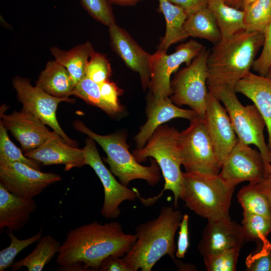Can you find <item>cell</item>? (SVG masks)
<instances>
[{"instance_id":"24","label":"cell","mask_w":271,"mask_h":271,"mask_svg":"<svg viewBox=\"0 0 271 271\" xmlns=\"http://www.w3.org/2000/svg\"><path fill=\"white\" fill-rule=\"evenodd\" d=\"M158 2L159 10L165 19L166 29L158 50L167 52L171 45L188 37L183 27L188 14L181 7L168 0H158Z\"/></svg>"},{"instance_id":"34","label":"cell","mask_w":271,"mask_h":271,"mask_svg":"<svg viewBox=\"0 0 271 271\" xmlns=\"http://www.w3.org/2000/svg\"><path fill=\"white\" fill-rule=\"evenodd\" d=\"M10 239V244L0 251V271H4L14 263L16 256L25 248L39 241L42 237L41 229L34 235L25 239H20L15 235L13 231H7Z\"/></svg>"},{"instance_id":"21","label":"cell","mask_w":271,"mask_h":271,"mask_svg":"<svg viewBox=\"0 0 271 271\" xmlns=\"http://www.w3.org/2000/svg\"><path fill=\"white\" fill-rule=\"evenodd\" d=\"M234 89L249 98L262 116L268 133L267 145L271 152V78L250 72L236 83Z\"/></svg>"},{"instance_id":"22","label":"cell","mask_w":271,"mask_h":271,"mask_svg":"<svg viewBox=\"0 0 271 271\" xmlns=\"http://www.w3.org/2000/svg\"><path fill=\"white\" fill-rule=\"evenodd\" d=\"M37 209L33 198H23L8 191L0 183V228L18 231Z\"/></svg>"},{"instance_id":"2","label":"cell","mask_w":271,"mask_h":271,"mask_svg":"<svg viewBox=\"0 0 271 271\" xmlns=\"http://www.w3.org/2000/svg\"><path fill=\"white\" fill-rule=\"evenodd\" d=\"M183 216L173 205L164 206L156 218L136 227V240L122 257L130 271H151L164 256L175 257V236Z\"/></svg>"},{"instance_id":"47","label":"cell","mask_w":271,"mask_h":271,"mask_svg":"<svg viewBox=\"0 0 271 271\" xmlns=\"http://www.w3.org/2000/svg\"><path fill=\"white\" fill-rule=\"evenodd\" d=\"M243 0H225V3L229 6L241 10Z\"/></svg>"},{"instance_id":"35","label":"cell","mask_w":271,"mask_h":271,"mask_svg":"<svg viewBox=\"0 0 271 271\" xmlns=\"http://www.w3.org/2000/svg\"><path fill=\"white\" fill-rule=\"evenodd\" d=\"M111 68L105 55L93 51L88 61L85 75L98 84L109 80Z\"/></svg>"},{"instance_id":"29","label":"cell","mask_w":271,"mask_h":271,"mask_svg":"<svg viewBox=\"0 0 271 271\" xmlns=\"http://www.w3.org/2000/svg\"><path fill=\"white\" fill-rule=\"evenodd\" d=\"M242 10L245 30L264 35L271 22V0H255Z\"/></svg>"},{"instance_id":"30","label":"cell","mask_w":271,"mask_h":271,"mask_svg":"<svg viewBox=\"0 0 271 271\" xmlns=\"http://www.w3.org/2000/svg\"><path fill=\"white\" fill-rule=\"evenodd\" d=\"M237 197L243 212L271 218V209L267 198L252 183H249L248 185L242 187L238 191Z\"/></svg>"},{"instance_id":"46","label":"cell","mask_w":271,"mask_h":271,"mask_svg":"<svg viewBox=\"0 0 271 271\" xmlns=\"http://www.w3.org/2000/svg\"><path fill=\"white\" fill-rule=\"evenodd\" d=\"M112 4L119 6H134L143 0H109Z\"/></svg>"},{"instance_id":"36","label":"cell","mask_w":271,"mask_h":271,"mask_svg":"<svg viewBox=\"0 0 271 271\" xmlns=\"http://www.w3.org/2000/svg\"><path fill=\"white\" fill-rule=\"evenodd\" d=\"M240 249L236 248L204 257L207 271H235Z\"/></svg>"},{"instance_id":"27","label":"cell","mask_w":271,"mask_h":271,"mask_svg":"<svg viewBox=\"0 0 271 271\" xmlns=\"http://www.w3.org/2000/svg\"><path fill=\"white\" fill-rule=\"evenodd\" d=\"M183 27L188 37L204 39L214 45L222 39L215 17L207 7L188 14Z\"/></svg>"},{"instance_id":"19","label":"cell","mask_w":271,"mask_h":271,"mask_svg":"<svg viewBox=\"0 0 271 271\" xmlns=\"http://www.w3.org/2000/svg\"><path fill=\"white\" fill-rule=\"evenodd\" d=\"M147 120L134 140L138 149L144 147L155 130L163 123L175 118L190 120L198 115L192 109H186L174 104L170 97L158 98L150 94L147 107Z\"/></svg>"},{"instance_id":"50","label":"cell","mask_w":271,"mask_h":271,"mask_svg":"<svg viewBox=\"0 0 271 271\" xmlns=\"http://www.w3.org/2000/svg\"><path fill=\"white\" fill-rule=\"evenodd\" d=\"M265 76H266L267 78H271V66L268 70Z\"/></svg>"},{"instance_id":"3","label":"cell","mask_w":271,"mask_h":271,"mask_svg":"<svg viewBox=\"0 0 271 271\" xmlns=\"http://www.w3.org/2000/svg\"><path fill=\"white\" fill-rule=\"evenodd\" d=\"M264 42L263 34L245 30L214 45L207 60L208 89L221 85L234 87L250 72Z\"/></svg>"},{"instance_id":"37","label":"cell","mask_w":271,"mask_h":271,"mask_svg":"<svg viewBox=\"0 0 271 271\" xmlns=\"http://www.w3.org/2000/svg\"><path fill=\"white\" fill-rule=\"evenodd\" d=\"M82 7L94 19L109 27L115 17L109 0H80Z\"/></svg>"},{"instance_id":"10","label":"cell","mask_w":271,"mask_h":271,"mask_svg":"<svg viewBox=\"0 0 271 271\" xmlns=\"http://www.w3.org/2000/svg\"><path fill=\"white\" fill-rule=\"evenodd\" d=\"M204 46L194 40H190L178 46L170 54L157 50L152 54L150 60L151 94L158 98L170 97L172 95L170 77L183 63L189 65Z\"/></svg>"},{"instance_id":"45","label":"cell","mask_w":271,"mask_h":271,"mask_svg":"<svg viewBox=\"0 0 271 271\" xmlns=\"http://www.w3.org/2000/svg\"><path fill=\"white\" fill-rule=\"evenodd\" d=\"M177 268L180 270L194 271L196 270V266L194 264L185 263L174 257L172 259Z\"/></svg>"},{"instance_id":"16","label":"cell","mask_w":271,"mask_h":271,"mask_svg":"<svg viewBox=\"0 0 271 271\" xmlns=\"http://www.w3.org/2000/svg\"><path fill=\"white\" fill-rule=\"evenodd\" d=\"M204 119L215 153L222 163L238 138L226 108L210 91Z\"/></svg>"},{"instance_id":"33","label":"cell","mask_w":271,"mask_h":271,"mask_svg":"<svg viewBox=\"0 0 271 271\" xmlns=\"http://www.w3.org/2000/svg\"><path fill=\"white\" fill-rule=\"evenodd\" d=\"M241 226L246 241L263 240L271 232V218L243 212Z\"/></svg>"},{"instance_id":"8","label":"cell","mask_w":271,"mask_h":271,"mask_svg":"<svg viewBox=\"0 0 271 271\" xmlns=\"http://www.w3.org/2000/svg\"><path fill=\"white\" fill-rule=\"evenodd\" d=\"M210 51L204 47L189 65L175 74L170 84L172 101L178 106H189L203 118L209 95L206 81Z\"/></svg>"},{"instance_id":"20","label":"cell","mask_w":271,"mask_h":271,"mask_svg":"<svg viewBox=\"0 0 271 271\" xmlns=\"http://www.w3.org/2000/svg\"><path fill=\"white\" fill-rule=\"evenodd\" d=\"M24 155L43 166L63 164L65 171L85 165L83 149L67 144L56 132L41 146Z\"/></svg>"},{"instance_id":"4","label":"cell","mask_w":271,"mask_h":271,"mask_svg":"<svg viewBox=\"0 0 271 271\" xmlns=\"http://www.w3.org/2000/svg\"><path fill=\"white\" fill-rule=\"evenodd\" d=\"M181 199L195 214L207 220L230 219L229 209L235 186L219 174L183 172Z\"/></svg>"},{"instance_id":"17","label":"cell","mask_w":271,"mask_h":271,"mask_svg":"<svg viewBox=\"0 0 271 271\" xmlns=\"http://www.w3.org/2000/svg\"><path fill=\"white\" fill-rule=\"evenodd\" d=\"M0 115V122L20 143L25 153L41 146L55 132L50 131L46 124L33 114L22 109L10 114H5L1 110Z\"/></svg>"},{"instance_id":"1","label":"cell","mask_w":271,"mask_h":271,"mask_svg":"<svg viewBox=\"0 0 271 271\" xmlns=\"http://www.w3.org/2000/svg\"><path fill=\"white\" fill-rule=\"evenodd\" d=\"M121 224L97 221L71 229L61 244L56 260L58 270H99L102 261L114 255L123 257L136 240Z\"/></svg>"},{"instance_id":"18","label":"cell","mask_w":271,"mask_h":271,"mask_svg":"<svg viewBox=\"0 0 271 271\" xmlns=\"http://www.w3.org/2000/svg\"><path fill=\"white\" fill-rule=\"evenodd\" d=\"M110 45L127 67L137 72L144 90L149 88L151 54L145 51L123 28L113 23L108 27Z\"/></svg>"},{"instance_id":"25","label":"cell","mask_w":271,"mask_h":271,"mask_svg":"<svg viewBox=\"0 0 271 271\" xmlns=\"http://www.w3.org/2000/svg\"><path fill=\"white\" fill-rule=\"evenodd\" d=\"M50 51L55 60L66 68L76 85L86 76L87 64L94 50L91 43L86 42L68 51L56 47H52Z\"/></svg>"},{"instance_id":"6","label":"cell","mask_w":271,"mask_h":271,"mask_svg":"<svg viewBox=\"0 0 271 271\" xmlns=\"http://www.w3.org/2000/svg\"><path fill=\"white\" fill-rule=\"evenodd\" d=\"M74 128L86 134L96 142L106 154L105 162L109 165L111 173L125 186L136 179L146 181L151 186L156 185L160 180V168L157 163L152 161L149 166L140 164L128 151L126 136L122 133L107 135L97 134L88 128L82 121L73 122Z\"/></svg>"},{"instance_id":"49","label":"cell","mask_w":271,"mask_h":271,"mask_svg":"<svg viewBox=\"0 0 271 271\" xmlns=\"http://www.w3.org/2000/svg\"><path fill=\"white\" fill-rule=\"evenodd\" d=\"M271 177V164L267 168L266 171V178Z\"/></svg>"},{"instance_id":"48","label":"cell","mask_w":271,"mask_h":271,"mask_svg":"<svg viewBox=\"0 0 271 271\" xmlns=\"http://www.w3.org/2000/svg\"><path fill=\"white\" fill-rule=\"evenodd\" d=\"M254 1H255V0H243L242 5V7H241V10H242L245 7H246V6H247L248 4L252 3Z\"/></svg>"},{"instance_id":"13","label":"cell","mask_w":271,"mask_h":271,"mask_svg":"<svg viewBox=\"0 0 271 271\" xmlns=\"http://www.w3.org/2000/svg\"><path fill=\"white\" fill-rule=\"evenodd\" d=\"M218 174L225 182L235 187L244 181L254 183L266 178L260 152L238 139L222 162Z\"/></svg>"},{"instance_id":"42","label":"cell","mask_w":271,"mask_h":271,"mask_svg":"<svg viewBox=\"0 0 271 271\" xmlns=\"http://www.w3.org/2000/svg\"><path fill=\"white\" fill-rule=\"evenodd\" d=\"M100 271H130L122 257L111 255L105 258L99 268Z\"/></svg>"},{"instance_id":"14","label":"cell","mask_w":271,"mask_h":271,"mask_svg":"<svg viewBox=\"0 0 271 271\" xmlns=\"http://www.w3.org/2000/svg\"><path fill=\"white\" fill-rule=\"evenodd\" d=\"M60 175L46 173L19 162L0 165V183L10 192L30 199L60 181Z\"/></svg>"},{"instance_id":"7","label":"cell","mask_w":271,"mask_h":271,"mask_svg":"<svg viewBox=\"0 0 271 271\" xmlns=\"http://www.w3.org/2000/svg\"><path fill=\"white\" fill-rule=\"evenodd\" d=\"M221 101L229 116L232 125L241 142L254 145L260 152L265 171L271 164V152L265 142V121L256 106H243L237 98L234 87L221 85L208 89Z\"/></svg>"},{"instance_id":"38","label":"cell","mask_w":271,"mask_h":271,"mask_svg":"<svg viewBox=\"0 0 271 271\" xmlns=\"http://www.w3.org/2000/svg\"><path fill=\"white\" fill-rule=\"evenodd\" d=\"M262 52L253 63L252 68L258 75L265 76L271 66V22L264 34Z\"/></svg>"},{"instance_id":"5","label":"cell","mask_w":271,"mask_h":271,"mask_svg":"<svg viewBox=\"0 0 271 271\" xmlns=\"http://www.w3.org/2000/svg\"><path fill=\"white\" fill-rule=\"evenodd\" d=\"M179 134V132L175 127L162 124L155 130L144 147L137 148L132 152V154L139 163L146 161L148 157L153 158L164 177L163 189L156 196L150 198L152 204L166 190L173 193V206L175 208L178 206L179 200L182 198L184 186Z\"/></svg>"},{"instance_id":"44","label":"cell","mask_w":271,"mask_h":271,"mask_svg":"<svg viewBox=\"0 0 271 271\" xmlns=\"http://www.w3.org/2000/svg\"><path fill=\"white\" fill-rule=\"evenodd\" d=\"M250 183L266 196L271 209V177H266L257 182Z\"/></svg>"},{"instance_id":"26","label":"cell","mask_w":271,"mask_h":271,"mask_svg":"<svg viewBox=\"0 0 271 271\" xmlns=\"http://www.w3.org/2000/svg\"><path fill=\"white\" fill-rule=\"evenodd\" d=\"M207 7L215 17L222 40L245 30L243 10L228 6L225 0H207Z\"/></svg>"},{"instance_id":"28","label":"cell","mask_w":271,"mask_h":271,"mask_svg":"<svg viewBox=\"0 0 271 271\" xmlns=\"http://www.w3.org/2000/svg\"><path fill=\"white\" fill-rule=\"evenodd\" d=\"M61 244L52 235L48 234L39 240L34 249L27 256L14 262L13 271L26 267L29 271H41L49 263L56 253H58Z\"/></svg>"},{"instance_id":"9","label":"cell","mask_w":271,"mask_h":271,"mask_svg":"<svg viewBox=\"0 0 271 271\" xmlns=\"http://www.w3.org/2000/svg\"><path fill=\"white\" fill-rule=\"evenodd\" d=\"M178 144L186 172L218 174L222 163L207 132L204 119L198 115L179 132Z\"/></svg>"},{"instance_id":"32","label":"cell","mask_w":271,"mask_h":271,"mask_svg":"<svg viewBox=\"0 0 271 271\" xmlns=\"http://www.w3.org/2000/svg\"><path fill=\"white\" fill-rule=\"evenodd\" d=\"M8 130L0 122V165L19 162L39 170L40 164L23 155L9 139Z\"/></svg>"},{"instance_id":"40","label":"cell","mask_w":271,"mask_h":271,"mask_svg":"<svg viewBox=\"0 0 271 271\" xmlns=\"http://www.w3.org/2000/svg\"><path fill=\"white\" fill-rule=\"evenodd\" d=\"M189 215H183L179 225V235L177 240L175 256L178 258H183L189 246Z\"/></svg>"},{"instance_id":"39","label":"cell","mask_w":271,"mask_h":271,"mask_svg":"<svg viewBox=\"0 0 271 271\" xmlns=\"http://www.w3.org/2000/svg\"><path fill=\"white\" fill-rule=\"evenodd\" d=\"M101 96L103 99L110 105L117 113L122 110V107L119 104L118 96L122 93V90L119 89L115 83L109 80L99 84Z\"/></svg>"},{"instance_id":"11","label":"cell","mask_w":271,"mask_h":271,"mask_svg":"<svg viewBox=\"0 0 271 271\" xmlns=\"http://www.w3.org/2000/svg\"><path fill=\"white\" fill-rule=\"evenodd\" d=\"M94 141L90 137L86 139L83 148L85 163L93 169L103 187L104 197L101 215L106 219H116L120 214L119 206L123 202L133 201L141 196L136 190L128 188L115 179L102 162Z\"/></svg>"},{"instance_id":"43","label":"cell","mask_w":271,"mask_h":271,"mask_svg":"<svg viewBox=\"0 0 271 271\" xmlns=\"http://www.w3.org/2000/svg\"><path fill=\"white\" fill-rule=\"evenodd\" d=\"M181 7L188 15L207 6V0H168Z\"/></svg>"},{"instance_id":"15","label":"cell","mask_w":271,"mask_h":271,"mask_svg":"<svg viewBox=\"0 0 271 271\" xmlns=\"http://www.w3.org/2000/svg\"><path fill=\"white\" fill-rule=\"evenodd\" d=\"M246 241L242 226L231 219L208 220L198 249L203 257L240 249Z\"/></svg>"},{"instance_id":"12","label":"cell","mask_w":271,"mask_h":271,"mask_svg":"<svg viewBox=\"0 0 271 271\" xmlns=\"http://www.w3.org/2000/svg\"><path fill=\"white\" fill-rule=\"evenodd\" d=\"M13 84L17 92L18 100L23 105L22 109L32 113L51 127L67 144L73 147L77 145L75 141L64 132L56 118V110L59 103L74 102L73 99L52 96L38 86H33L28 79L20 76L13 78Z\"/></svg>"},{"instance_id":"31","label":"cell","mask_w":271,"mask_h":271,"mask_svg":"<svg viewBox=\"0 0 271 271\" xmlns=\"http://www.w3.org/2000/svg\"><path fill=\"white\" fill-rule=\"evenodd\" d=\"M73 95L87 103L96 106L107 114L114 115L117 111L102 98L99 84L85 76L75 85Z\"/></svg>"},{"instance_id":"23","label":"cell","mask_w":271,"mask_h":271,"mask_svg":"<svg viewBox=\"0 0 271 271\" xmlns=\"http://www.w3.org/2000/svg\"><path fill=\"white\" fill-rule=\"evenodd\" d=\"M36 86L52 96L65 98L73 95L75 84L66 68L55 60L47 62Z\"/></svg>"},{"instance_id":"41","label":"cell","mask_w":271,"mask_h":271,"mask_svg":"<svg viewBox=\"0 0 271 271\" xmlns=\"http://www.w3.org/2000/svg\"><path fill=\"white\" fill-rule=\"evenodd\" d=\"M246 266L248 271H271V251L268 250L252 258H248Z\"/></svg>"}]
</instances>
